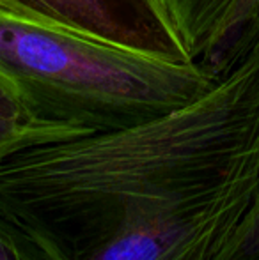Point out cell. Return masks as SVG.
<instances>
[{
	"mask_svg": "<svg viewBox=\"0 0 259 260\" xmlns=\"http://www.w3.org/2000/svg\"><path fill=\"white\" fill-rule=\"evenodd\" d=\"M0 260H57L32 230L0 209Z\"/></svg>",
	"mask_w": 259,
	"mask_h": 260,
	"instance_id": "cell-8",
	"label": "cell"
},
{
	"mask_svg": "<svg viewBox=\"0 0 259 260\" xmlns=\"http://www.w3.org/2000/svg\"><path fill=\"white\" fill-rule=\"evenodd\" d=\"M78 129L36 119L14 87L0 75V159L32 145L82 137Z\"/></svg>",
	"mask_w": 259,
	"mask_h": 260,
	"instance_id": "cell-6",
	"label": "cell"
},
{
	"mask_svg": "<svg viewBox=\"0 0 259 260\" xmlns=\"http://www.w3.org/2000/svg\"><path fill=\"white\" fill-rule=\"evenodd\" d=\"M259 202V179L218 188L126 226L80 260H220Z\"/></svg>",
	"mask_w": 259,
	"mask_h": 260,
	"instance_id": "cell-3",
	"label": "cell"
},
{
	"mask_svg": "<svg viewBox=\"0 0 259 260\" xmlns=\"http://www.w3.org/2000/svg\"><path fill=\"white\" fill-rule=\"evenodd\" d=\"M250 179H259V43L172 112L2 157L0 209L57 260H80L133 223Z\"/></svg>",
	"mask_w": 259,
	"mask_h": 260,
	"instance_id": "cell-1",
	"label": "cell"
},
{
	"mask_svg": "<svg viewBox=\"0 0 259 260\" xmlns=\"http://www.w3.org/2000/svg\"><path fill=\"white\" fill-rule=\"evenodd\" d=\"M220 260H259V202Z\"/></svg>",
	"mask_w": 259,
	"mask_h": 260,
	"instance_id": "cell-9",
	"label": "cell"
},
{
	"mask_svg": "<svg viewBox=\"0 0 259 260\" xmlns=\"http://www.w3.org/2000/svg\"><path fill=\"white\" fill-rule=\"evenodd\" d=\"M0 13L163 60L195 62L188 57L165 0H0Z\"/></svg>",
	"mask_w": 259,
	"mask_h": 260,
	"instance_id": "cell-4",
	"label": "cell"
},
{
	"mask_svg": "<svg viewBox=\"0 0 259 260\" xmlns=\"http://www.w3.org/2000/svg\"><path fill=\"white\" fill-rule=\"evenodd\" d=\"M240 0H165L174 27L192 60L210 64Z\"/></svg>",
	"mask_w": 259,
	"mask_h": 260,
	"instance_id": "cell-5",
	"label": "cell"
},
{
	"mask_svg": "<svg viewBox=\"0 0 259 260\" xmlns=\"http://www.w3.org/2000/svg\"><path fill=\"white\" fill-rule=\"evenodd\" d=\"M0 75L36 119L87 135L172 112L217 80L200 62L163 60L2 13Z\"/></svg>",
	"mask_w": 259,
	"mask_h": 260,
	"instance_id": "cell-2",
	"label": "cell"
},
{
	"mask_svg": "<svg viewBox=\"0 0 259 260\" xmlns=\"http://www.w3.org/2000/svg\"><path fill=\"white\" fill-rule=\"evenodd\" d=\"M259 43V0H240L217 55L206 68L220 71Z\"/></svg>",
	"mask_w": 259,
	"mask_h": 260,
	"instance_id": "cell-7",
	"label": "cell"
}]
</instances>
